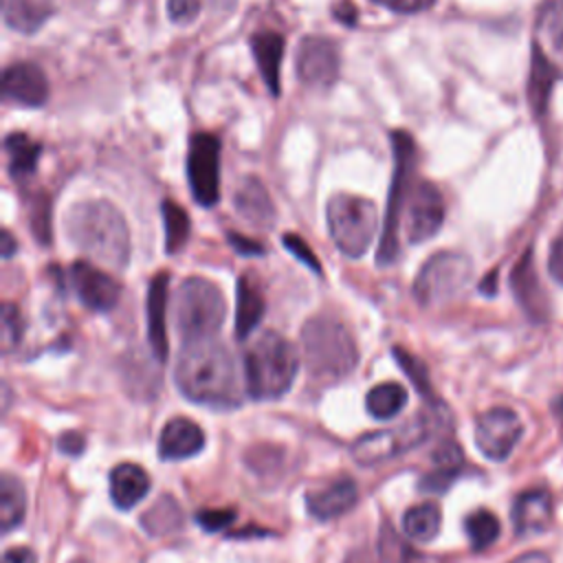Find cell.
I'll return each instance as SVG.
<instances>
[{
    "label": "cell",
    "instance_id": "37",
    "mask_svg": "<svg viewBox=\"0 0 563 563\" xmlns=\"http://www.w3.org/2000/svg\"><path fill=\"white\" fill-rule=\"evenodd\" d=\"M202 9V0H167V15L174 24H191Z\"/></svg>",
    "mask_w": 563,
    "mask_h": 563
},
{
    "label": "cell",
    "instance_id": "14",
    "mask_svg": "<svg viewBox=\"0 0 563 563\" xmlns=\"http://www.w3.org/2000/svg\"><path fill=\"white\" fill-rule=\"evenodd\" d=\"M66 277L73 292L88 310H112L121 297V284L110 273L97 268L90 262H73L66 271Z\"/></svg>",
    "mask_w": 563,
    "mask_h": 563
},
{
    "label": "cell",
    "instance_id": "17",
    "mask_svg": "<svg viewBox=\"0 0 563 563\" xmlns=\"http://www.w3.org/2000/svg\"><path fill=\"white\" fill-rule=\"evenodd\" d=\"M510 288L515 292V299L532 321L548 319V297L539 284L530 249L517 260L510 273Z\"/></svg>",
    "mask_w": 563,
    "mask_h": 563
},
{
    "label": "cell",
    "instance_id": "33",
    "mask_svg": "<svg viewBox=\"0 0 563 563\" xmlns=\"http://www.w3.org/2000/svg\"><path fill=\"white\" fill-rule=\"evenodd\" d=\"M394 358L398 361L402 372L409 376V380L416 385V389L424 398H433V389H431V380H429V372H427L424 363L402 347H394Z\"/></svg>",
    "mask_w": 563,
    "mask_h": 563
},
{
    "label": "cell",
    "instance_id": "50",
    "mask_svg": "<svg viewBox=\"0 0 563 563\" xmlns=\"http://www.w3.org/2000/svg\"><path fill=\"white\" fill-rule=\"evenodd\" d=\"M556 48H559V51H561V57H563V42H561V44H559V46H556Z\"/></svg>",
    "mask_w": 563,
    "mask_h": 563
},
{
    "label": "cell",
    "instance_id": "1",
    "mask_svg": "<svg viewBox=\"0 0 563 563\" xmlns=\"http://www.w3.org/2000/svg\"><path fill=\"white\" fill-rule=\"evenodd\" d=\"M174 378L180 394L198 405L229 409L242 402L235 361L216 336L185 341Z\"/></svg>",
    "mask_w": 563,
    "mask_h": 563
},
{
    "label": "cell",
    "instance_id": "5",
    "mask_svg": "<svg viewBox=\"0 0 563 563\" xmlns=\"http://www.w3.org/2000/svg\"><path fill=\"white\" fill-rule=\"evenodd\" d=\"M391 154H394V172H391V187L387 196V209L383 220V233L376 251V264L389 266L400 255V224L402 211L407 205L409 189L413 185V167H416V141L407 130H394L389 134Z\"/></svg>",
    "mask_w": 563,
    "mask_h": 563
},
{
    "label": "cell",
    "instance_id": "43",
    "mask_svg": "<svg viewBox=\"0 0 563 563\" xmlns=\"http://www.w3.org/2000/svg\"><path fill=\"white\" fill-rule=\"evenodd\" d=\"M2 563H35V554L29 548H13L4 552Z\"/></svg>",
    "mask_w": 563,
    "mask_h": 563
},
{
    "label": "cell",
    "instance_id": "41",
    "mask_svg": "<svg viewBox=\"0 0 563 563\" xmlns=\"http://www.w3.org/2000/svg\"><path fill=\"white\" fill-rule=\"evenodd\" d=\"M227 240H229V244L240 253V255H251V257H255V255H262L264 253V246L257 242V240H251V238H244V235H240V233H229L227 235Z\"/></svg>",
    "mask_w": 563,
    "mask_h": 563
},
{
    "label": "cell",
    "instance_id": "10",
    "mask_svg": "<svg viewBox=\"0 0 563 563\" xmlns=\"http://www.w3.org/2000/svg\"><path fill=\"white\" fill-rule=\"evenodd\" d=\"M341 70L339 44L328 35H306L295 55V73L299 81L314 90H328L336 84Z\"/></svg>",
    "mask_w": 563,
    "mask_h": 563
},
{
    "label": "cell",
    "instance_id": "40",
    "mask_svg": "<svg viewBox=\"0 0 563 563\" xmlns=\"http://www.w3.org/2000/svg\"><path fill=\"white\" fill-rule=\"evenodd\" d=\"M548 271L550 275L563 286V231L554 238L550 244V255H548Z\"/></svg>",
    "mask_w": 563,
    "mask_h": 563
},
{
    "label": "cell",
    "instance_id": "20",
    "mask_svg": "<svg viewBox=\"0 0 563 563\" xmlns=\"http://www.w3.org/2000/svg\"><path fill=\"white\" fill-rule=\"evenodd\" d=\"M167 290L169 273L161 271L152 277L147 288V336L158 361L167 358Z\"/></svg>",
    "mask_w": 563,
    "mask_h": 563
},
{
    "label": "cell",
    "instance_id": "34",
    "mask_svg": "<svg viewBox=\"0 0 563 563\" xmlns=\"http://www.w3.org/2000/svg\"><path fill=\"white\" fill-rule=\"evenodd\" d=\"M24 332V321L20 310L13 303H4L2 306V347L4 352H9L11 347H15L22 339Z\"/></svg>",
    "mask_w": 563,
    "mask_h": 563
},
{
    "label": "cell",
    "instance_id": "36",
    "mask_svg": "<svg viewBox=\"0 0 563 563\" xmlns=\"http://www.w3.org/2000/svg\"><path fill=\"white\" fill-rule=\"evenodd\" d=\"M235 519V510L233 508H205L196 515V521L202 526V530L207 532H218L224 530L227 526H231Z\"/></svg>",
    "mask_w": 563,
    "mask_h": 563
},
{
    "label": "cell",
    "instance_id": "32",
    "mask_svg": "<svg viewBox=\"0 0 563 563\" xmlns=\"http://www.w3.org/2000/svg\"><path fill=\"white\" fill-rule=\"evenodd\" d=\"M499 530H501L499 519L486 508L473 510L464 519V532H466L473 550H486L488 545H493L499 537Z\"/></svg>",
    "mask_w": 563,
    "mask_h": 563
},
{
    "label": "cell",
    "instance_id": "15",
    "mask_svg": "<svg viewBox=\"0 0 563 563\" xmlns=\"http://www.w3.org/2000/svg\"><path fill=\"white\" fill-rule=\"evenodd\" d=\"M46 73L33 62H15L2 75V97L24 108H40L48 101Z\"/></svg>",
    "mask_w": 563,
    "mask_h": 563
},
{
    "label": "cell",
    "instance_id": "19",
    "mask_svg": "<svg viewBox=\"0 0 563 563\" xmlns=\"http://www.w3.org/2000/svg\"><path fill=\"white\" fill-rule=\"evenodd\" d=\"M552 519H554L552 497L543 488L526 490L512 504V526H515V532L521 537L545 532Z\"/></svg>",
    "mask_w": 563,
    "mask_h": 563
},
{
    "label": "cell",
    "instance_id": "12",
    "mask_svg": "<svg viewBox=\"0 0 563 563\" xmlns=\"http://www.w3.org/2000/svg\"><path fill=\"white\" fill-rule=\"evenodd\" d=\"M444 222V200L440 189L429 180H416L409 189L402 211V229L411 244L431 240Z\"/></svg>",
    "mask_w": 563,
    "mask_h": 563
},
{
    "label": "cell",
    "instance_id": "22",
    "mask_svg": "<svg viewBox=\"0 0 563 563\" xmlns=\"http://www.w3.org/2000/svg\"><path fill=\"white\" fill-rule=\"evenodd\" d=\"M251 53L255 57L257 70L271 90L273 97L279 95L282 90V79H279V66L284 57V37L275 31H257L251 35Z\"/></svg>",
    "mask_w": 563,
    "mask_h": 563
},
{
    "label": "cell",
    "instance_id": "45",
    "mask_svg": "<svg viewBox=\"0 0 563 563\" xmlns=\"http://www.w3.org/2000/svg\"><path fill=\"white\" fill-rule=\"evenodd\" d=\"M510 563H552V561H550V556L545 552L537 550V552H526V554L512 559Z\"/></svg>",
    "mask_w": 563,
    "mask_h": 563
},
{
    "label": "cell",
    "instance_id": "31",
    "mask_svg": "<svg viewBox=\"0 0 563 563\" xmlns=\"http://www.w3.org/2000/svg\"><path fill=\"white\" fill-rule=\"evenodd\" d=\"M161 213H163V227H165V249L167 253H178L183 251V246L189 240L191 233V222L187 211L174 202V200H163L161 205Z\"/></svg>",
    "mask_w": 563,
    "mask_h": 563
},
{
    "label": "cell",
    "instance_id": "24",
    "mask_svg": "<svg viewBox=\"0 0 563 563\" xmlns=\"http://www.w3.org/2000/svg\"><path fill=\"white\" fill-rule=\"evenodd\" d=\"M264 317V295L251 275H242L238 279L235 292V334L238 339H246Z\"/></svg>",
    "mask_w": 563,
    "mask_h": 563
},
{
    "label": "cell",
    "instance_id": "35",
    "mask_svg": "<svg viewBox=\"0 0 563 563\" xmlns=\"http://www.w3.org/2000/svg\"><path fill=\"white\" fill-rule=\"evenodd\" d=\"M282 242H284V246L301 262V264H306L312 273H317V275H321V262L317 260V255L312 253V249L306 244V240L303 238H299V235H295V233H286L284 238H282Z\"/></svg>",
    "mask_w": 563,
    "mask_h": 563
},
{
    "label": "cell",
    "instance_id": "25",
    "mask_svg": "<svg viewBox=\"0 0 563 563\" xmlns=\"http://www.w3.org/2000/svg\"><path fill=\"white\" fill-rule=\"evenodd\" d=\"M53 13V0H2V22L18 33H35Z\"/></svg>",
    "mask_w": 563,
    "mask_h": 563
},
{
    "label": "cell",
    "instance_id": "3",
    "mask_svg": "<svg viewBox=\"0 0 563 563\" xmlns=\"http://www.w3.org/2000/svg\"><path fill=\"white\" fill-rule=\"evenodd\" d=\"M299 356L295 345L275 330L262 332L244 352L246 391L255 400H277L295 383Z\"/></svg>",
    "mask_w": 563,
    "mask_h": 563
},
{
    "label": "cell",
    "instance_id": "39",
    "mask_svg": "<svg viewBox=\"0 0 563 563\" xmlns=\"http://www.w3.org/2000/svg\"><path fill=\"white\" fill-rule=\"evenodd\" d=\"M378 7H385L394 13H420L435 4V0H369Z\"/></svg>",
    "mask_w": 563,
    "mask_h": 563
},
{
    "label": "cell",
    "instance_id": "9",
    "mask_svg": "<svg viewBox=\"0 0 563 563\" xmlns=\"http://www.w3.org/2000/svg\"><path fill=\"white\" fill-rule=\"evenodd\" d=\"M187 178L191 196L202 207L220 200V139L211 132H196L189 139Z\"/></svg>",
    "mask_w": 563,
    "mask_h": 563
},
{
    "label": "cell",
    "instance_id": "28",
    "mask_svg": "<svg viewBox=\"0 0 563 563\" xmlns=\"http://www.w3.org/2000/svg\"><path fill=\"white\" fill-rule=\"evenodd\" d=\"M407 402V389L400 383H378L365 396L367 413L376 420L396 418Z\"/></svg>",
    "mask_w": 563,
    "mask_h": 563
},
{
    "label": "cell",
    "instance_id": "46",
    "mask_svg": "<svg viewBox=\"0 0 563 563\" xmlns=\"http://www.w3.org/2000/svg\"><path fill=\"white\" fill-rule=\"evenodd\" d=\"M15 249H18V244H15L13 235H11V233L4 229V231H2V249H0L2 257H11V255L15 253Z\"/></svg>",
    "mask_w": 563,
    "mask_h": 563
},
{
    "label": "cell",
    "instance_id": "13",
    "mask_svg": "<svg viewBox=\"0 0 563 563\" xmlns=\"http://www.w3.org/2000/svg\"><path fill=\"white\" fill-rule=\"evenodd\" d=\"M523 433L519 416L508 407H493L475 422V444L484 457L504 462Z\"/></svg>",
    "mask_w": 563,
    "mask_h": 563
},
{
    "label": "cell",
    "instance_id": "6",
    "mask_svg": "<svg viewBox=\"0 0 563 563\" xmlns=\"http://www.w3.org/2000/svg\"><path fill=\"white\" fill-rule=\"evenodd\" d=\"M174 317L185 341L213 339L227 317L224 295L205 277H187L176 290Z\"/></svg>",
    "mask_w": 563,
    "mask_h": 563
},
{
    "label": "cell",
    "instance_id": "27",
    "mask_svg": "<svg viewBox=\"0 0 563 563\" xmlns=\"http://www.w3.org/2000/svg\"><path fill=\"white\" fill-rule=\"evenodd\" d=\"M4 150L9 156V174L15 180H24V178L33 176L40 154H42V145L37 141H33L24 132H11L4 139Z\"/></svg>",
    "mask_w": 563,
    "mask_h": 563
},
{
    "label": "cell",
    "instance_id": "26",
    "mask_svg": "<svg viewBox=\"0 0 563 563\" xmlns=\"http://www.w3.org/2000/svg\"><path fill=\"white\" fill-rule=\"evenodd\" d=\"M556 81V68L539 46V42L532 44V62H530V77H528V101L534 112V117H541L548 108L550 92Z\"/></svg>",
    "mask_w": 563,
    "mask_h": 563
},
{
    "label": "cell",
    "instance_id": "4",
    "mask_svg": "<svg viewBox=\"0 0 563 563\" xmlns=\"http://www.w3.org/2000/svg\"><path fill=\"white\" fill-rule=\"evenodd\" d=\"M306 365L312 378L339 380L354 372L358 347L347 328L334 317L319 314L306 321L301 330Z\"/></svg>",
    "mask_w": 563,
    "mask_h": 563
},
{
    "label": "cell",
    "instance_id": "18",
    "mask_svg": "<svg viewBox=\"0 0 563 563\" xmlns=\"http://www.w3.org/2000/svg\"><path fill=\"white\" fill-rule=\"evenodd\" d=\"M205 431L189 418H172L158 435V455L163 460H187L202 451Z\"/></svg>",
    "mask_w": 563,
    "mask_h": 563
},
{
    "label": "cell",
    "instance_id": "16",
    "mask_svg": "<svg viewBox=\"0 0 563 563\" xmlns=\"http://www.w3.org/2000/svg\"><path fill=\"white\" fill-rule=\"evenodd\" d=\"M233 207L242 220H246L255 229H271L275 224V205L271 200L268 189L257 176H244L235 185Z\"/></svg>",
    "mask_w": 563,
    "mask_h": 563
},
{
    "label": "cell",
    "instance_id": "21",
    "mask_svg": "<svg viewBox=\"0 0 563 563\" xmlns=\"http://www.w3.org/2000/svg\"><path fill=\"white\" fill-rule=\"evenodd\" d=\"M356 501H358V488L352 479H336L330 486L321 490H312L306 497L308 512L319 521H328L345 515L356 506Z\"/></svg>",
    "mask_w": 563,
    "mask_h": 563
},
{
    "label": "cell",
    "instance_id": "48",
    "mask_svg": "<svg viewBox=\"0 0 563 563\" xmlns=\"http://www.w3.org/2000/svg\"><path fill=\"white\" fill-rule=\"evenodd\" d=\"M495 279H497V273L493 271V273L486 277V282L479 284V290L486 292V295H495Z\"/></svg>",
    "mask_w": 563,
    "mask_h": 563
},
{
    "label": "cell",
    "instance_id": "23",
    "mask_svg": "<svg viewBox=\"0 0 563 563\" xmlns=\"http://www.w3.org/2000/svg\"><path fill=\"white\" fill-rule=\"evenodd\" d=\"M150 490L147 473L130 462H123L110 471V497L117 508H134Z\"/></svg>",
    "mask_w": 563,
    "mask_h": 563
},
{
    "label": "cell",
    "instance_id": "2",
    "mask_svg": "<svg viewBox=\"0 0 563 563\" xmlns=\"http://www.w3.org/2000/svg\"><path fill=\"white\" fill-rule=\"evenodd\" d=\"M64 229L68 240L90 260L112 271L130 262V229L121 211L108 200H84L68 209Z\"/></svg>",
    "mask_w": 563,
    "mask_h": 563
},
{
    "label": "cell",
    "instance_id": "42",
    "mask_svg": "<svg viewBox=\"0 0 563 563\" xmlns=\"http://www.w3.org/2000/svg\"><path fill=\"white\" fill-rule=\"evenodd\" d=\"M59 449L68 455H79L84 451V438L79 433H64L59 438Z\"/></svg>",
    "mask_w": 563,
    "mask_h": 563
},
{
    "label": "cell",
    "instance_id": "49",
    "mask_svg": "<svg viewBox=\"0 0 563 563\" xmlns=\"http://www.w3.org/2000/svg\"><path fill=\"white\" fill-rule=\"evenodd\" d=\"M559 413H561V418H563V398L559 400Z\"/></svg>",
    "mask_w": 563,
    "mask_h": 563
},
{
    "label": "cell",
    "instance_id": "47",
    "mask_svg": "<svg viewBox=\"0 0 563 563\" xmlns=\"http://www.w3.org/2000/svg\"><path fill=\"white\" fill-rule=\"evenodd\" d=\"M211 9L220 11V13H229L235 7V0H205Z\"/></svg>",
    "mask_w": 563,
    "mask_h": 563
},
{
    "label": "cell",
    "instance_id": "11",
    "mask_svg": "<svg viewBox=\"0 0 563 563\" xmlns=\"http://www.w3.org/2000/svg\"><path fill=\"white\" fill-rule=\"evenodd\" d=\"M429 433V420L424 416H418L409 420L407 424L394 427V429H383L367 433L358 438L352 444V457L358 464H378L383 460H389L394 455H400L416 444H420Z\"/></svg>",
    "mask_w": 563,
    "mask_h": 563
},
{
    "label": "cell",
    "instance_id": "8",
    "mask_svg": "<svg viewBox=\"0 0 563 563\" xmlns=\"http://www.w3.org/2000/svg\"><path fill=\"white\" fill-rule=\"evenodd\" d=\"M473 277V262L457 251L433 253L413 279V297L420 306H435L457 297Z\"/></svg>",
    "mask_w": 563,
    "mask_h": 563
},
{
    "label": "cell",
    "instance_id": "29",
    "mask_svg": "<svg viewBox=\"0 0 563 563\" xmlns=\"http://www.w3.org/2000/svg\"><path fill=\"white\" fill-rule=\"evenodd\" d=\"M26 515V493L13 475L0 477V528L4 532L18 528Z\"/></svg>",
    "mask_w": 563,
    "mask_h": 563
},
{
    "label": "cell",
    "instance_id": "30",
    "mask_svg": "<svg viewBox=\"0 0 563 563\" xmlns=\"http://www.w3.org/2000/svg\"><path fill=\"white\" fill-rule=\"evenodd\" d=\"M440 508L433 501L411 506L402 515V532L413 541H431L440 530Z\"/></svg>",
    "mask_w": 563,
    "mask_h": 563
},
{
    "label": "cell",
    "instance_id": "7",
    "mask_svg": "<svg viewBox=\"0 0 563 563\" xmlns=\"http://www.w3.org/2000/svg\"><path fill=\"white\" fill-rule=\"evenodd\" d=\"M325 222L332 242L347 257H361L369 249L378 211L369 198L356 194H334L325 207Z\"/></svg>",
    "mask_w": 563,
    "mask_h": 563
},
{
    "label": "cell",
    "instance_id": "44",
    "mask_svg": "<svg viewBox=\"0 0 563 563\" xmlns=\"http://www.w3.org/2000/svg\"><path fill=\"white\" fill-rule=\"evenodd\" d=\"M332 13H334L336 20H341V22L347 24V26H352V24L356 22V9H354V4H350V2H345V0L339 2V4H334Z\"/></svg>",
    "mask_w": 563,
    "mask_h": 563
},
{
    "label": "cell",
    "instance_id": "38",
    "mask_svg": "<svg viewBox=\"0 0 563 563\" xmlns=\"http://www.w3.org/2000/svg\"><path fill=\"white\" fill-rule=\"evenodd\" d=\"M51 213H48V200L42 196V200L35 202V209L31 213V229H33V235L46 244L48 238H51V222H48Z\"/></svg>",
    "mask_w": 563,
    "mask_h": 563
}]
</instances>
